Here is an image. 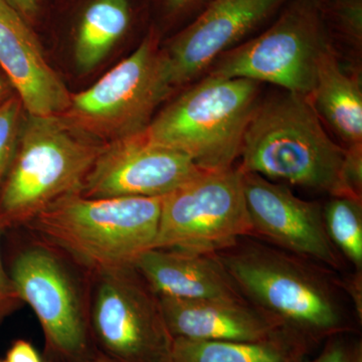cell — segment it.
Segmentation results:
<instances>
[{
    "label": "cell",
    "instance_id": "cell-1",
    "mask_svg": "<svg viewBox=\"0 0 362 362\" xmlns=\"http://www.w3.org/2000/svg\"><path fill=\"white\" fill-rule=\"evenodd\" d=\"M240 159V170L274 182L330 197H356L347 185L346 148L328 134L302 95L283 90L259 99Z\"/></svg>",
    "mask_w": 362,
    "mask_h": 362
},
{
    "label": "cell",
    "instance_id": "cell-2",
    "mask_svg": "<svg viewBox=\"0 0 362 362\" xmlns=\"http://www.w3.org/2000/svg\"><path fill=\"white\" fill-rule=\"evenodd\" d=\"M216 254L242 296L285 329L308 342L349 329L337 282L318 264L245 238Z\"/></svg>",
    "mask_w": 362,
    "mask_h": 362
},
{
    "label": "cell",
    "instance_id": "cell-3",
    "mask_svg": "<svg viewBox=\"0 0 362 362\" xmlns=\"http://www.w3.org/2000/svg\"><path fill=\"white\" fill-rule=\"evenodd\" d=\"M162 197L90 199L71 194L40 211L25 226L52 249L93 274L133 267L152 249Z\"/></svg>",
    "mask_w": 362,
    "mask_h": 362
},
{
    "label": "cell",
    "instance_id": "cell-4",
    "mask_svg": "<svg viewBox=\"0 0 362 362\" xmlns=\"http://www.w3.org/2000/svg\"><path fill=\"white\" fill-rule=\"evenodd\" d=\"M64 115H28L0 187V226H26L54 202L80 194L103 149Z\"/></svg>",
    "mask_w": 362,
    "mask_h": 362
},
{
    "label": "cell",
    "instance_id": "cell-5",
    "mask_svg": "<svg viewBox=\"0 0 362 362\" xmlns=\"http://www.w3.org/2000/svg\"><path fill=\"white\" fill-rule=\"evenodd\" d=\"M259 88L247 78L204 75L154 116L143 133L150 142L185 154L202 170L232 168Z\"/></svg>",
    "mask_w": 362,
    "mask_h": 362
},
{
    "label": "cell",
    "instance_id": "cell-6",
    "mask_svg": "<svg viewBox=\"0 0 362 362\" xmlns=\"http://www.w3.org/2000/svg\"><path fill=\"white\" fill-rule=\"evenodd\" d=\"M331 47L320 1L288 0L271 25L223 54L206 75L269 83L307 97Z\"/></svg>",
    "mask_w": 362,
    "mask_h": 362
},
{
    "label": "cell",
    "instance_id": "cell-7",
    "mask_svg": "<svg viewBox=\"0 0 362 362\" xmlns=\"http://www.w3.org/2000/svg\"><path fill=\"white\" fill-rule=\"evenodd\" d=\"M173 93L160 33L151 28L127 58L89 89L71 95L64 116L100 141L111 142L142 133L157 107Z\"/></svg>",
    "mask_w": 362,
    "mask_h": 362
},
{
    "label": "cell",
    "instance_id": "cell-8",
    "mask_svg": "<svg viewBox=\"0 0 362 362\" xmlns=\"http://www.w3.org/2000/svg\"><path fill=\"white\" fill-rule=\"evenodd\" d=\"M252 235L242 170L204 171L162 197L153 247L216 254Z\"/></svg>",
    "mask_w": 362,
    "mask_h": 362
},
{
    "label": "cell",
    "instance_id": "cell-9",
    "mask_svg": "<svg viewBox=\"0 0 362 362\" xmlns=\"http://www.w3.org/2000/svg\"><path fill=\"white\" fill-rule=\"evenodd\" d=\"M94 274L89 324L105 356L116 362H168L173 337L159 297L134 267Z\"/></svg>",
    "mask_w": 362,
    "mask_h": 362
},
{
    "label": "cell",
    "instance_id": "cell-10",
    "mask_svg": "<svg viewBox=\"0 0 362 362\" xmlns=\"http://www.w3.org/2000/svg\"><path fill=\"white\" fill-rule=\"evenodd\" d=\"M9 275L21 301L39 319L49 349L66 358L82 356L88 349L89 311L59 252L45 243L25 247Z\"/></svg>",
    "mask_w": 362,
    "mask_h": 362
},
{
    "label": "cell",
    "instance_id": "cell-11",
    "mask_svg": "<svg viewBox=\"0 0 362 362\" xmlns=\"http://www.w3.org/2000/svg\"><path fill=\"white\" fill-rule=\"evenodd\" d=\"M288 0H211L194 20L161 47L171 90L206 75L226 52L254 37Z\"/></svg>",
    "mask_w": 362,
    "mask_h": 362
},
{
    "label": "cell",
    "instance_id": "cell-12",
    "mask_svg": "<svg viewBox=\"0 0 362 362\" xmlns=\"http://www.w3.org/2000/svg\"><path fill=\"white\" fill-rule=\"evenodd\" d=\"M143 132L104 144L83 197H163L204 173L185 154L150 142Z\"/></svg>",
    "mask_w": 362,
    "mask_h": 362
},
{
    "label": "cell",
    "instance_id": "cell-13",
    "mask_svg": "<svg viewBox=\"0 0 362 362\" xmlns=\"http://www.w3.org/2000/svg\"><path fill=\"white\" fill-rule=\"evenodd\" d=\"M242 176L252 235L318 265L341 268L342 257L326 232L321 204L304 201L288 185L263 176L245 171Z\"/></svg>",
    "mask_w": 362,
    "mask_h": 362
},
{
    "label": "cell",
    "instance_id": "cell-14",
    "mask_svg": "<svg viewBox=\"0 0 362 362\" xmlns=\"http://www.w3.org/2000/svg\"><path fill=\"white\" fill-rule=\"evenodd\" d=\"M0 66L28 115H64L71 94L45 59L39 39L18 11L0 0Z\"/></svg>",
    "mask_w": 362,
    "mask_h": 362
},
{
    "label": "cell",
    "instance_id": "cell-15",
    "mask_svg": "<svg viewBox=\"0 0 362 362\" xmlns=\"http://www.w3.org/2000/svg\"><path fill=\"white\" fill-rule=\"evenodd\" d=\"M159 302L164 321L173 338L259 341L285 330L247 300H180L159 297Z\"/></svg>",
    "mask_w": 362,
    "mask_h": 362
},
{
    "label": "cell",
    "instance_id": "cell-16",
    "mask_svg": "<svg viewBox=\"0 0 362 362\" xmlns=\"http://www.w3.org/2000/svg\"><path fill=\"white\" fill-rule=\"evenodd\" d=\"M133 267L158 297L246 300L216 254L152 247L143 252Z\"/></svg>",
    "mask_w": 362,
    "mask_h": 362
},
{
    "label": "cell",
    "instance_id": "cell-17",
    "mask_svg": "<svg viewBox=\"0 0 362 362\" xmlns=\"http://www.w3.org/2000/svg\"><path fill=\"white\" fill-rule=\"evenodd\" d=\"M321 122L345 148L362 144V87L358 73L343 66L334 47L324 52L307 96Z\"/></svg>",
    "mask_w": 362,
    "mask_h": 362
},
{
    "label": "cell",
    "instance_id": "cell-18",
    "mask_svg": "<svg viewBox=\"0 0 362 362\" xmlns=\"http://www.w3.org/2000/svg\"><path fill=\"white\" fill-rule=\"evenodd\" d=\"M308 343L286 329L259 341L173 338L168 362H301Z\"/></svg>",
    "mask_w": 362,
    "mask_h": 362
},
{
    "label": "cell",
    "instance_id": "cell-19",
    "mask_svg": "<svg viewBox=\"0 0 362 362\" xmlns=\"http://www.w3.org/2000/svg\"><path fill=\"white\" fill-rule=\"evenodd\" d=\"M132 21L129 0H93L76 33L74 57L82 73L94 70L122 39Z\"/></svg>",
    "mask_w": 362,
    "mask_h": 362
},
{
    "label": "cell",
    "instance_id": "cell-20",
    "mask_svg": "<svg viewBox=\"0 0 362 362\" xmlns=\"http://www.w3.org/2000/svg\"><path fill=\"white\" fill-rule=\"evenodd\" d=\"M328 237L338 252L362 270V202L352 197H331L322 207Z\"/></svg>",
    "mask_w": 362,
    "mask_h": 362
},
{
    "label": "cell",
    "instance_id": "cell-21",
    "mask_svg": "<svg viewBox=\"0 0 362 362\" xmlns=\"http://www.w3.org/2000/svg\"><path fill=\"white\" fill-rule=\"evenodd\" d=\"M320 4L333 47L338 42L361 57L362 0H330Z\"/></svg>",
    "mask_w": 362,
    "mask_h": 362
},
{
    "label": "cell",
    "instance_id": "cell-22",
    "mask_svg": "<svg viewBox=\"0 0 362 362\" xmlns=\"http://www.w3.org/2000/svg\"><path fill=\"white\" fill-rule=\"evenodd\" d=\"M18 97H11L0 103V187L16 156L21 132V111Z\"/></svg>",
    "mask_w": 362,
    "mask_h": 362
},
{
    "label": "cell",
    "instance_id": "cell-23",
    "mask_svg": "<svg viewBox=\"0 0 362 362\" xmlns=\"http://www.w3.org/2000/svg\"><path fill=\"white\" fill-rule=\"evenodd\" d=\"M322 351L311 359L301 362H362L361 340L345 337L344 333L328 337Z\"/></svg>",
    "mask_w": 362,
    "mask_h": 362
},
{
    "label": "cell",
    "instance_id": "cell-24",
    "mask_svg": "<svg viewBox=\"0 0 362 362\" xmlns=\"http://www.w3.org/2000/svg\"><path fill=\"white\" fill-rule=\"evenodd\" d=\"M209 1L211 0H158L162 16L170 25L183 21L189 23L204 11Z\"/></svg>",
    "mask_w": 362,
    "mask_h": 362
},
{
    "label": "cell",
    "instance_id": "cell-25",
    "mask_svg": "<svg viewBox=\"0 0 362 362\" xmlns=\"http://www.w3.org/2000/svg\"><path fill=\"white\" fill-rule=\"evenodd\" d=\"M4 230L0 226V240H1ZM21 303L23 301L16 291L11 275L4 270L1 255H0V322H2V320L9 314L16 310Z\"/></svg>",
    "mask_w": 362,
    "mask_h": 362
},
{
    "label": "cell",
    "instance_id": "cell-26",
    "mask_svg": "<svg viewBox=\"0 0 362 362\" xmlns=\"http://www.w3.org/2000/svg\"><path fill=\"white\" fill-rule=\"evenodd\" d=\"M6 362H42L35 347L25 340H18L7 352Z\"/></svg>",
    "mask_w": 362,
    "mask_h": 362
},
{
    "label": "cell",
    "instance_id": "cell-27",
    "mask_svg": "<svg viewBox=\"0 0 362 362\" xmlns=\"http://www.w3.org/2000/svg\"><path fill=\"white\" fill-rule=\"evenodd\" d=\"M8 6L23 16L28 23H33L40 13L42 0H4Z\"/></svg>",
    "mask_w": 362,
    "mask_h": 362
},
{
    "label": "cell",
    "instance_id": "cell-28",
    "mask_svg": "<svg viewBox=\"0 0 362 362\" xmlns=\"http://www.w3.org/2000/svg\"><path fill=\"white\" fill-rule=\"evenodd\" d=\"M361 277V272H356V276L350 278L347 284L343 286L345 291L349 292L350 297L352 298V302H354V307H356L357 316H359V320L361 321L362 318Z\"/></svg>",
    "mask_w": 362,
    "mask_h": 362
},
{
    "label": "cell",
    "instance_id": "cell-29",
    "mask_svg": "<svg viewBox=\"0 0 362 362\" xmlns=\"http://www.w3.org/2000/svg\"><path fill=\"white\" fill-rule=\"evenodd\" d=\"M84 362H116L113 361V359L109 358L107 356L98 357V358L90 359V361H84Z\"/></svg>",
    "mask_w": 362,
    "mask_h": 362
},
{
    "label": "cell",
    "instance_id": "cell-30",
    "mask_svg": "<svg viewBox=\"0 0 362 362\" xmlns=\"http://www.w3.org/2000/svg\"><path fill=\"white\" fill-rule=\"evenodd\" d=\"M4 84H2L1 80H0V101H1V98L4 96Z\"/></svg>",
    "mask_w": 362,
    "mask_h": 362
},
{
    "label": "cell",
    "instance_id": "cell-31",
    "mask_svg": "<svg viewBox=\"0 0 362 362\" xmlns=\"http://www.w3.org/2000/svg\"><path fill=\"white\" fill-rule=\"evenodd\" d=\"M320 2L330 1V0H319Z\"/></svg>",
    "mask_w": 362,
    "mask_h": 362
},
{
    "label": "cell",
    "instance_id": "cell-32",
    "mask_svg": "<svg viewBox=\"0 0 362 362\" xmlns=\"http://www.w3.org/2000/svg\"><path fill=\"white\" fill-rule=\"evenodd\" d=\"M0 362H6V361H0Z\"/></svg>",
    "mask_w": 362,
    "mask_h": 362
}]
</instances>
